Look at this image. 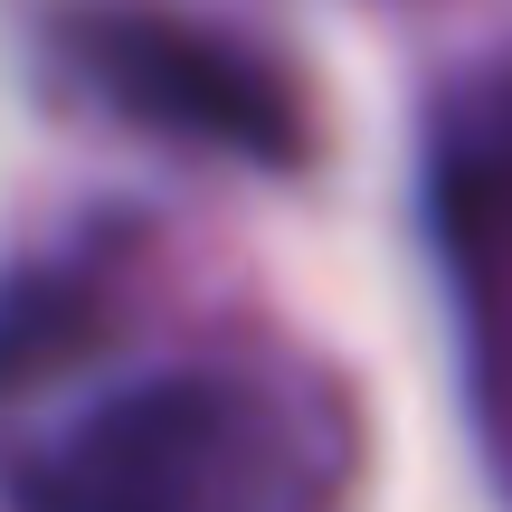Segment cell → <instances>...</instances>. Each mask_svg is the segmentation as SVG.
<instances>
[{"label": "cell", "mask_w": 512, "mask_h": 512, "mask_svg": "<svg viewBox=\"0 0 512 512\" xmlns=\"http://www.w3.org/2000/svg\"><path fill=\"white\" fill-rule=\"evenodd\" d=\"M19 512H313L323 399L304 370L228 342H105L10 380Z\"/></svg>", "instance_id": "1"}]
</instances>
